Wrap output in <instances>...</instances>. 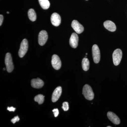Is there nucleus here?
<instances>
[{
    "label": "nucleus",
    "mask_w": 127,
    "mask_h": 127,
    "mask_svg": "<svg viewBox=\"0 0 127 127\" xmlns=\"http://www.w3.org/2000/svg\"><path fill=\"white\" fill-rule=\"evenodd\" d=\"M44 85V82L42 80L37 78L36 79H32L31 86L34 88L40 89Z\"/></svg>",
    "instance_id": "obj_13"
},
{
    "label": "nucleus",
    "mask_w": 127,
    "mask_h": 127,
    "mask_svg": "<svg viewBox=\"0 0 127 127\" xmlns=\"http://www.w3.org/2000/svg\"><path fill=\"white\" fill-rule=\"evenodd\" d=\"M82 67L84 71H87L89 68L90 63L88 59L84 58L83 59L82 62Z\"/></svg>",
    "instance_id": "obj_15"
},
{
    "label": "nucleus",
    "mask_w": 127,
    "mask_h": 127,
    "mask_svg": "<svg viewBox=\"0 0 127 127\" xmlns=\"http://www.w3.org/2000/svg\"><path fill=\"white\" fill-rule=\"evenodd\" d=\"M39 2L41 7L43 9L46 10L50 7V4L48 0H39Z\"/></svg>",
    "instance_id": "obj_17"
},
{
    "label": "nucleus",
    "mask_w": 127,
    "mask_h": 127,
    "mask_svg": "<svg viewBox=\"0 0 127 127\" xmlns=\"http://www.w3.org/2000/svg\"><path fill=\"white\" fill-rule=\"evenodd\" d=\"M5 64L6 66V70L8 72H11L14 70V66L12 62L11 55L7 53L5 57Z\"/></svg>",
    "instance_id": "obj_3"
},
{
    "label": "nucleus",
    "mask_w": 127,
    "mask_h": 127,
    "mask_svg": "<svg viewBox=\"0 0 127 127\" xmlns=\"http://www.w3.org/2000/svg\"><path fill=\"white\" fill-rule=\"evenodd\" d=\"M7 110L9 111H12L14 112L16 110V108L13 107H8L7 108Z\"/></svg>",
    "instance_id": "obj_22"
},
{
    "label": "nucleus",
    "mask_w": 127,
    "mask_h": 127,
    "mask_svg": "<svg viewBox=\"0 0 127 127\" xmlns=\"http://www.w3.org/2000/svg\"><path fill=\"white\" fill-rule=\"evenodd\" d=\"M108 119L113 123L114 124L116 125H119L120 124V119L118 117L115 113L111 112H108L107 114Z\"/></svg>",
    "instance_id": "obj_11"
},
{
    "label": "nucleus",
    "mask_w": 127,
    "mask_h": 127,
    "mask_svg": "<svg viewBox=\"0 0 127 127\" xmlns=\"http://www.w3.org/2000/svg\"><path fill=\"white\" fill-rule=\"evenodd\" d=\"M20 119L19 117L18 116L14 117V118L12 119L11 120V122L13 124L15 123L16 122H18L20 120Z\"/></svg>",
    "instance_id": "obj_20"
},
{
    "label": "nucleus",
    "mask_w": 127,
    "mask_h": 127,
    "mask_svg": "<svg viewBox=\"0 0 127 127\" xmlns=\"http://www.w3.org/2000/svg\"><path fill=\"white\" fill-rule=\"evenodd\" d=\"M83 94L87 100L91 101L93 100L94 98V93L92 89L88 84H86L83 87Z\"/></svg>",
    "instance_id": "obj_1"
},
{
    "label": "nucleus",
    "mask_w": 127,
    "mask_h": 127,
    "mask_svg": "<svg viewBox=\"0 0 127 127\" xmlns=\"http://www.w3.org/2000/svg\"><path fill=\"white\" fill-rule=\"evenodd\" d=\"M51 63L53 67L55 70H59L61 67V61L59 57L57 55H54L52 56Z\"/></svg>",
    "instance_id": "obj_6"
},
{
    "label": "nucleus",
    "mask_w": 127,
    "mask_h": 127,
    "mask_svg": "<svg viewBox=\"0 0 127 127\" xmlns=\"http://www.w3.org/2000/svg\"><path fill=\"white\" fill-rule=\"evenodd\" d=\"M88 55V53H86V55Z\"/></svg>",
    "instance_id": "obj_28"
},
{
    "label": "nucleus",
    "mask_w": 127,
    "mask_h": 127,
    "mask_svg": "<svg viewBox=\"0 0 127 127\" xmlns=\"http://www.w3.org/2000/svg\"><path fill=\"white\" fill-rule=\"evenodd\" d=\"M51 21L53 25L58 27L61 24V18L59 14L57 13H54L51 16Z\"/></svg>",
    "instance_id": "obj_9"
},
{
    "label": "nucleus",
    "mask_w": 127,
    "mask_h": 127,
    "mask_svg": "<svg viewBox=\"0 0 127 127\" xmlns=\"http://www.w3.org/2000/svg\"><path fill=\"white\" fill-rule=\"evenodd\" d=\"M92 51L94 62L96 64L98 63L100 61V53L99 48L97 45H94L92 47Z\"/></svg>",
    "instance_id": "obj_5"
},
{
    "label": "nucleus",
    "mask_w": 127,
    "mask_h": 127,
    "mask_svg": "<svg viewBox=\"0 0 127 127\" xmlns=\"http://www.w3.org/2000/svg\"><path fill=\"white\" fill-rule=\"evenodd\" d=\"M122 57V52L120 49H117L113 53V60L114 64L117 66L119 65Z\"/></svg>",
    "instance_id": "obj_2"
},
{
    "label": "nucleus",
    "mask_w": 127,
    "mask_h": 127,
    "mask_svg": "<svg viewBox=\"0 0 127 127\" xmlns=\"http://www.w3.org/2000/svg\"><path fill=\"white\" fill-rule=\"evenodd\" d=\"M44 96L42 94H39L34 97L35 101L38 102L39 104H42L44 101Z\"/></svg>",
    "instance_id": "obj_18"
},
{
    "label": "nucleus",
    "mask_w": 127,
    "mask_h": 127,
    "mask_svg": "<svg viewBox=\"0 0 127 127\" xmlns=\"http://www.w3.org/2000/svg\"><path fill=\"white\" fill-rule=\"evenodd\" d=\"M52 111L53 112V114H54V116H55V117H57L58 116V114H59V113L58 109H57V108L56 109H54Z\"/></svg>",
    "instance_id": "obj_21"
},
{
    "label": "nucleus",
    "mask_w": 127,
    "mask_h": 127,
    "mask_svg": "<svg viewBox=\"0 0 127 127\" xmlns=\"http://www.w3.org/2000/svg\"><path fill=\"white\" fill-rule=\"evenodd\" d=\"M28 48V41L26 39H23L21 43L18 55L20 58H23L27 52Z\"/></svg>",
    "instance_id": "obj_4"
},
{
    "label": "nucleus",
    "mask_w": 127,
    "mask_h": 127,
    "mask_svg": "<svg viewBox=\"0 0 127 127\" xmlns=\"http://www.w3.org/2000/svg\"><path fill=\"white\" fill-rule=\"evenodd\" d=\"M28 17L30 20L34 22L36 21V15L34 9H30L28 11Z\"/></svg>",
    "instance_id": "obj_16"
},
{
    "label": "nucleus",
    "mask_w": 127,
    "mask_h": 127,
    "mask_svg": "<svg viewBox=\"0 0 127 127\" xmlns=\"http://www.w3.org/2000/svg\"><path fill=\"white\" fill-rule=\"evenodd\" d=\"M78 36L77 34L73 33L69 40L70 45L73 48H75L78 45Z\"/></svg>",
    "instance_id": "obj_10"
},
{
    "label": "nucleus",
    "mask_w": 127,
    "mask_h": 127,
    "mask_svg": "<svg viewBox=\"0 0 127 127\" xmlns=\"http://www.w3.org/2000/svg\"><path fill=\"white\" fill-rule=\"evenodd\" d=\"M62 108L63 109L64 111H68L69 109V106L68 103L66 102H65L63 103V106Z\"/></svg>",
    "instance_id": "obj_19"
},
{
    "label": "nucleus",
    "mask_w": 127,
    "mask_h": 127,
    "mask_svg": "<svg viewBox=\"0 0 127 127\" xmlns=\"http://www.w3.org/2000/svg\"><path fill=\"white\" fill-rule=\"evenodd\" d=\"M3 70H5V68H3Z\"/></svg>",
    "instance_id": "obj_26"
},
{
    "label": "nucleus",
    "mask_w": 127,
    "mask_h": 127,
    "mask_svg": "<svg viewBox=\"0 0 127 127\" xmlns=\"http://www.w3.org/2000/svg\"></svg>",
    "instance_id": "obj_29"
},
{
    "label": "nucleus",
    "mask_w": 127,
    "mask_h": 127,
    "mask_svg": "<svg viewBox=\"0 0 127 127\" xmlns=\"http://www.w3.org/2000/svg\"><path fill=\"white\" fill-rule=\"evenodd\" d=\"M62 88L61 87H58L55 89L52 94V100L53 102H55L58 100L61 95Z\"/></svg>",
    "instance_id": "obj_12"
},
{
    "label": "nucleus",
    "mask_w": 127,
    "mask_h": 127,
    "mask_svg": "<svg viewBox=\"0 0 127 127\" xmlns=\"http://www.w3.org/2000/svg\"><path fill=\"white\" fill-rule=\"evenodd\" d=\"M104 27L110 32H114L116 30V26L115 23L111 21H106L103 23Z\"/></svg>",
    "instance_id": "obj_14"
},
{
    "label": "nucleus",
    "mask_w": 127,
    "mask_h": 127,
    "mask_svg": "<svg viewBox=\"0 0 127 127\" xmlns=\"http://www.w3.org/2000/svg\"><path fill=\"white\" fill-rule=\"evenodd\" d=\"M9 12L7 11V14H9Z\"/></svg>",
    "instance_id": "obj_24"
},
{
    "label": "nucleus",
    "mask_w": 127,
    "mask_h": 127,
    "mask_svg": "<svg viewBox=\"0 0 127 127\" xmlns=\"http://www.w3.org/2000/svg\"><path fill=\"white\" fill-rule=\"evenodd\" d=\"M86 57H87V55H86V56H85V58H86Z\"/></svg>",
    "instance_id": "obj_27"
},
{
    "label": "nucleus",
    "mask_w": 127,
    "mask_h": 127,
    "mask_svg": "<svg viewBox=\"0 0 127 127\" xmlns=\"http://www.w3.org/2000/svg\"><path fill=\"white\" fill-rule=\"evenodd\" d=\"M71 27L77 33L81 34L84 31V28L77 21L74 20L72 22Z\"/></svg>",
    "instance_id": "obj_7"
},
{
    "label": "nucleus",
    "mask_w": 127,
    "mask_h": 127,
    "mask_svg": "<svg viewBox=\"0 0 127 127\" xmlns=\"http://www.w3.org/2000/svg\"><path fill=\"white\" fill-rule=\"evenodd\" d=\"M111 127V126H108V127Z\"/></svg>",
    "instance_id": "obj_25"
},
{
    "label": "nucleus",
    "mask_w": 127,
    "mask_h": 127,
    "mask_svg": "<svg viewBox=\"0 0 127 127\" xmlns=\"http://www.w3.org/2000/svg\"><path fill=\"white\" fill-rule=\"evenodd\" d=\"M47 32L45 31H41L39 32L38 36V42L41 46H43L45 44L48 39Z\"/></svg>",
    "instance_id": "obj_8"
},
{
    "label": "nucleus",
    "mask_w": 127,
    "mask_h": 127,
    "mask_svg": "<svg viewBox=\"0 0 127 127\" xmlns=\"http://www.w3.org/2000/svg\"><path fill=\"white\" fill-rule=\"evenodd\" d=\"M3 16L2 15H0V26H1L2 25V22L3 21Z\"/></svg>",
    "instance_id": "obj_23"
}]
</instances>
